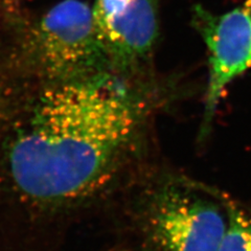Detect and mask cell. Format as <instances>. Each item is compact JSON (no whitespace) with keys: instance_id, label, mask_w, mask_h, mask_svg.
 <instances>
[{"instance_id":"obj_2","label":"cell","mask_w":251,"mask_h":251,"mask_svg":"<svg viewBox=\"0 0 251 251\" xmlns=\"http://www.w3.org/2000/svg\"><path fill=\"white\" fill-rule=\"evenodd\" d=\"M34 52L54 85L113 74L93 9L82 0H63L43 16L35 28Z\"/></svg>"},{"instance_id":"obj_6","label":"cell","mask_w":251,"mask_h":251,"mask_svg":"<svg viewBox=\"0 0 251 251\" xmlns=\"http://www.w3.org/2000/svg\"><path fill=\"white\" fill-rule=\"evenodd\" d=\"M227 226L218 251H251V216L228 202Z\"/></svg>"},{"instance_id":"obj_4","label":"cell","mask_w":251,"mask_h":251,"mask_svg":"<svg viewBox=\"0 0 251 251\" xmlns=\"http://www.w3.org/2000/svg\"><path fill=\"white\" fill-rule=\"evenodd\" d=\"M193 25L203 38L208 54L203 124V128H207L227 86L251 68V0L223 14L195 6Z\"/></svg>"},{"instance_id":"obj_1","label":"cell","mask_w":251,"mask_h":251,"mask_svg":"<svg viewBox=\"0 0 251 251\" xmlns=\"http://www.w3.org/2000/svg\"><path fill=\"white\" fill-rule=\"evenodd\" d=\"M139 123L137 101L113 74L53 85L7 150L13 187L31 205L46 208L92 197L117 174Z\"/></svg>"},{"instance_id":"obj_5","label":"cell","mask_w":251,"mask_h":251,"mask_svg":"<svg viewBox=\"0 0 251 251\" xmlns=\"http://www.w3.org/2000/svg\"><path fill=\"white\" fill-rule=\"evenodd\" d=\"M96 23L112 73L127 72L153 50L158 37V0H133L122 13Z\"/></svg>"},{"instance_id":"obj_3","label":"cell","mask_w":251,"mask_h":251,"mask_svg":"<svg viewBox=\"0 0 251 251\" xmlns=\"http://www.w3.org/2000/svg\"><path fill=\"white\" fill-rule=\"evenodd\" d=\"M226 226V210L184 183L158 187L147 206V233L157 251H218Z\"/></svg>"}]
</instances>
